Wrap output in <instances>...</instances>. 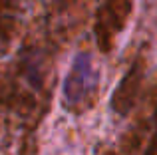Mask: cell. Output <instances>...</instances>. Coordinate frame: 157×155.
Masks as SVG:
<instances>
[{
	"instance_id": "cell-1",
	"label": "cell",
	"mask_w": 157,
	"mask_h": 155,
	"mask_svg": "<svg viewBox=\"0 0 157 155\" xmlns=\"http://www.w3.org/2000/svg\"><path fill=\"white\" fill-rule=\"evenodd\" d=\"M96 88L94 81V72H92V64H90V56L82 54L76 58L72 70H70L68 78L64 84V100L68 108H78L82 105V101L88 96H92V89Z\"/></svg>"
},
{
	"instance_id": "cell-2",
	"label": "cell",
	"mask_w": 157,
	"mask_h": 155,
	"mask_svg": "<svg viewBox=\"0 0 157 155\" xmlns=\"http://www.w3.org/2000/svg\"><path fill=\"white\" fill-rule=\"evenodd\" d=\"M141 78H143V66L137 60V62L129 68V72L123 76L121 84L117 85V89H115V93H113L111 105H113V109L117 113L129 112L131 105L135 104L137 92H139V88H141Z\"/></svg>"
}]
</instances>
